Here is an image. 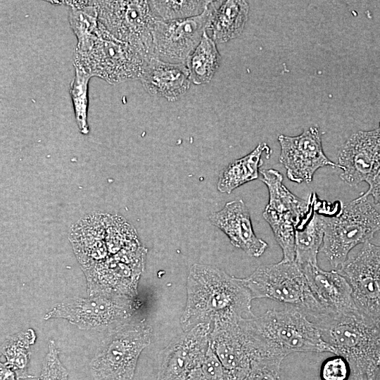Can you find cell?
<instances>
[{"instance_id":"cell-1","label":"cell","mask_w":380,"mask_h":380,"mask_svg":"<svg viewBox=\"0 0 380 380\" xmlns=\"http://www.w3.org/2000/svg\"><path fill=\"white\" fill-rule=\"evenodd\" d=\"M253 298L243 279L215 266L194 263L186 279V305L180 317L183 331L210 323L239 322L251 316Z\"/></svg>"},{"instance_id":"cell-2","label":"cell","mask_w":380,"mask_h":380,"mask_svg":"<svg viewBox=\"0 0 380 380\" xmlns=\"http://www.w3.org/2000/svg\"><path fill=\"white\" fill-rule=\"evenodd\" d=\"M239 324L255 359L283 360L296 352L336 354L333 347L324 339L318 324L310 322L298 309L267 310L259 317H243Z\"/></svg>"},{"instance_id":"cell-3","label":"cell","mask_w":380,"mask_h":380,"mask_svg":"<svg viewBox=\"0 0 380 380\" xmlns=\"http://www.w3.org/2000/svg\"><path fill=\"white\" fill-rule=\"evenodd\" d=\"M324 339L349 364L353 380H376L380 367V324L358 310L317 323Z\"/></svg>"},{"instance_id":"cell-4","label":"cell","mask_w":380,"mask_h":380,"mask_svg":"<svg viewBox=\"0 0 380 380\" xmlns=\"http://www.w3.org/2000/svg\"><path fill=\"white\" fill-rule=\"evenodd\" d=\"M150 60L127 43L114 37L101 23L96 34L75 46L73 65L110 84L140 79Z\"/></svg>"},{"instance_id":"cell-5","label":"cell","mask_w":380,"mask_h":380,"mask_svg":"<svg viewBox=\"0 0 380 380\" xmlns=\"http://www.w3.org/2000/svg\"><path fill=\"white\" fill-rule=\"evenodd\" d=\"M324 236L320 251L330 265L340 267L350 251L380 230V205L362 194L341 206L336 215H324Z\"/></svg>"},{"instance_id":"cell-6","label":"cell","mask_w":380,"mask_h":380,"mask_svg":"<svg viewBox=\"0 0 380 380\" xmlns=\"http://www.w3.org/2000/svg\"><path fill=\"white\" fill-rule=\"evenodd\" d=\"M253 299L270 298L290 304L318 320L329 314L317 301L300 266L284 261L259 266L250 276L243 278Z\"/></svg>"},{"instance_id":"cell-7","label":"cell","mask_w":380,"mask_h":380,"mask_svg":"<svg viewBox=\"0 0 380 380\" xmlns=\"http://www.w3.org/2000/svg\"><path fill=\"white\" fill-rule=\"evenodd\" d=\"M144 322H125L110 329L90 362L95 380H132L142 350L151 342Z\"/></svg>"},{"instance_id":"cell-8","label":"cell","mask_w":380,"mask_h":380,"mask_svg":"<svg viewBox=\"0 0 380 380\" xmlns=\"http://www.w3.org/2000/svg\"><path fill=\"white\" fill-rule=\"evenodd\" d=\"M134 310L132 297L103 291L87 298L64 299L47 312L44 319H65L82 330H103L128 322Z\"/></svg>"},{"instance_id":"cell-9","label":"cell","mask_w":380,"mask_h":380,"mask_svg":"<svg viewBox=\"0 0 380 380\" xmlns=\"http://www.w3.org/2000/svg\"><path fill=\"white\" fill-rule=\"evenodd\" d=\"M99 23L116 39L127 43L151 60L153 33L158 20L148 1H96Z\"/></svg>"},{"instance_id":"cell-10","label":"cell","mask_w":380,"mask_h":380,"mask_svg":"<svg viewBox=\"0 0 380 380\" xmlns=\"http://www.w3.org/2000/svg\"><path fill=\"white\" fill-rule=\"evenodd\" d=\"M337 271L349 283L356 309L380 324V246L363 243Z\"/></svg>"},{"instance_id":"cell-11","label":"cell","mask_w":380,"mask_h":380,"mask_svg":"<svg viewBox=\"0 0 380 380\" xmlns=\"http://www.w3.org/2000/svg\"><path fill=\"white\" fill-rule=\"evenodd\" d=\"M210 14L209 4L198 16L175 20L158 19L153 33V58L167 63H185L208 30Z\"/></svg>"},{"instance_id":"cell-12","label":"cell","mask_w":380,"mask_h":380,"mask_svg":"<svg viewBox=\"0 0 380 380\" xmlns=\"http://www.w3.org/2000/svg\"><path fill=\"white\" fill-rule=\"evenodd\" d=\"M281 151L279 162L286 170L287 177L297 184L309 183L316 171L326 166L338 167L325 155L319 129L312 126L297 136L278 137Z\"/></svg>"},{"instance_id":"cell-13","label":"cell","mask_w":380,"mask_h":380,"mask_svg":"<svg viewBox=\"0 0 380 380\" xmlns=\"http://www.w3.org/2000/svg\"><path fill=\"white\" fill-rule=\"evenodd\" d=\"M211 329V324H201L174 338L160 353L156 380H189L205 356Z\"/></svg>"},{"instance_id":"cell-14","label":"cell","mask_w":380,"mask_h":380,"mask_svg":"<svg viewBox=\"0 0 380 380\" xmlns=\"http://www.w3.org/2000/svg\"><path fill=\"white\" fill-rule=\"evenodd\" d=\"M341 179L355 186L369 179L380 168V122L371 130L358 131L346 141L338 153Z\"/></svg>"},{"instance_id":"cell-15","label":"cell","mask_w":380,"mask_h":380,"mask_svg":"<svg viewBox=\"0 0 380 380\" xmlns=\"http://www.w3.org/2000/svg\"><path fill=\"white\" fill-rule=\"evenodd\" d=\"M239 322L215 323L210 334V347L230 380H244L255 359Z\"/></svg>"},{"instance_id":"cell-16","label":"cell","mask_w":380,"mask_h":380,"mask_svg":"<svg viewBox=\"0 0 380 380\" xmlns=\"http://www.w3.org/2000/svg\"><path fill=\"white\" fill-rule=\"evenodd\" d=\"M209 220L212 224L222 231L236 248L243 251L250 256H261L268 244L255 235L250 212L242 199L225 203L224 207L211 213Z\"/></svg>"},{"instance_id":"cell-17","label":"cell","mask_w":380,"mask_h":380,"mask_svg":"<svg viewBox=\"0 0 380 380\" xmlns=\"http://www.w3.org/2000/svg\"><path fill=\"white\" fill-rule=\"evenodd\" d=\"M300 268L312 293L327 310L329 317L357 310L349 283L337 270L325 271L317 265H307Z\"/></svg>"},{"instance_id":"cell-18","label":"cell","mask_w":380,"mask_h":380,"mask_svg":"<svg viewBox=\"0 0 380 380\" xmlns=\"http://www.w3.org/2000/svg\"><path fill=\"white\" fill-rule=\"evenodd\" d=\"M140 81L145 90L152 96L175 101L189 89L191 79L185 63H172L151 58Z\"/></svg>"},{"instance_id":"cell-19","label":"cell","mask_w":380,"mask_h":380,"mask_svg":"<svg viewBox=\"0 0 380 380\" xmlns=\"http://www.w3.org/2000/svg\"><path fill=\"white\" fill-rule=\"evenodd\" d=\"M208 30L212 39L218 43L228 42L243 31L248 18L249 5L246 1H212Z\"/></svg>"},{"instance_id":"cell-20","label":"cell","mask_w":380,"mask_h":380,"mask_svg":"<svg viewBox=\"0 0 380 380\" xmlns=\"http://www.w3.org/2000/svg\"><path fill=\"white\" fill-rule=\"evenodd\" d=\"M316 194L310 196L312 206L308 217L296 228L295 262L302 267L317 265V255L324 236V216L316 207Z\"/></svg>"},{"instance_id":"cell-21","label":"cell","mask_w":380,"mask_h":380,"mask_svg":"<svg viewBox=\"0 0 380 380\" xmlns=\"http://www.w3.org/2000/svg\"><path fill=\"white\" fill-rule=\"evenodd\" d=\"M270 152L266 143H260L248 154L230 163L219 175L217 190L229 194L240 186L258 179L262 156L265 153L270 156Z\"/></svg>"},{"instance_id":"cell-22","label":"cell","mask_w":380,"mask_h":380,"mask_svg":"<svg viewBox=\"0 0 380 380\" xmlns=\"http://www.w3.org/2000/svg\"><path fill=\"white\" fill-rule=\"evenodd\" d=\"M261 181L266 185L269 201L266 208L277 213H292L303 221L308 217L311 201L303 200L292 194L283 184V176L274 169L260 170Z\"/></svg>"},{"instance_id":"cell-23","label":"cell","mask_w":380,"mask_h":380,"mask_svg":"<svg viewBox=\"0 0 380 380\" xmlns=\"http://www.w3.org/2000/svg\"><path fill=\"white\" fill-rule=\"evenodd\" d=\"M220 60L215 42L205 32L199 44L185 62L191 81L196 84L208 83L218 69Z\"/></svg>"},{"instance_id":"cell-24","label":"cell","mask_w":380,"mask_h":380,"mask_svg":"<svg viewBox=\"0 0 380 380\" xmlns=\"http://www.w3.org/2000/svg\"><path fill=\"white\" fill-rule=\"evenodd\" d=\"M36 338L35 331L27 329L8 336L1 346V353L6 360L4 364L15 371L22 380L34 377L27 369L30 347Z\"/></svg>"},{"instance_id":"cell-25","label":"cell","mask_w":380,"mask_h":380,"mask_svg":"<svg viewBox=\"0 0 380 380\" xmlns=\"http://www.w3.org/2000/svg\"><path fill=\"white\" fill-rule=\"evenodd\" d=\"M262 216L270 226L283 253L281 260L295 261L296 228L303 221L292 213H277L265 207Z\"/></svg>"},{"instance_id":"cell-26","label":"cell","mask_w":380,"mask_h":380,"mask_svg":"<svg viewBox=\"0 0 380 380\" xmlns=\"http://www.w3.org/2000/svg\"><path fill=\"white\" fill-rule=\"evenodd\" d=\"M156 18L162 20L189 18L201 15L211 1H148Z\"/></svg>"},{"instance_id":"cell-27","label":"cell","mask_w":380,"mask_h":380,"mask_svg":"<svg viewBox=\"0 0 380 380\" xmlns=\"http://www.w3.org/2000/svg\"><path fill=\"white\" fill-rule=\"evenodd\" d=\"M91 77L75 69V76L70 83V95L72 99L77 125L80 132L87 134L89 132L87 122L88 85Z\"/></svg>"},{"instance_id":"cell-28","label":"cell","mask_w":380,"mask_h":380,"mask_svg":"<svg viewBox=\"0 0 380 380\" xmlns=\"http://www.w3.org/2000/svg\"><path fill=\"white\" fill-rule=\"evenodd\" d=\"M189 380H230L222 365L210 347L200 366L190 375Z\"/></svg>"},{"instance_id":"cell-29","label":"cell","mask_w":380,"mask_h":380,"mask_svg":"<svg viewBox=\"0 0 380 380\" xmlns=\"http://www.w3.org/2000/svg\"><path fill=\"white\" fill-rule=\"evenodd\" d=\"M37 380H68V372L60 361L58 350L53 340L49 342L48 353Z\"/></svg>"},{"instance_id":"cell-30","label":"cell","mask_w":380,"mask_h":380,"mask_svg":"<svg viewBox=\"0 0 380 380\" xmlns=\"http://www.w3.org/2000/svg\"><path fill=\"white\" fill-rule=\"evenodd\" d=\"M282 361L270 358L255 359L244 380H281L280 367Z\"/></svg>"},{"instance_id":"cell-31","label":"cell","mask_w":380,"mask_h":380,"mask_svg":"<svg viewBox=\"0 0 380 380\" xmlns=\"http://www.w3.org/2000/svg\"><path fill=\"white\" fill-rule=\"evenodd\" d=\"M350 373L348 362L339 355L327 358L320 367L321 380H348Z\"/></svg>"},{"instance_id":"cell-32","label":"cell","mask_w":380,"mask_h":380,"mask_svg":"<svg viewBox=\"0 0 380 380\" xmlns=\"http://www.w3.org/2000/svg\"><path fill=\"white\" fill-rule=\"evenodd\" d=\"M366 182L369 184V189L362 194L365 196H370L378 204L380 205V168Z\"/></svg>"},{"instance_id":"cell-33","label":"cell","mask_w":380,"mask_h":380,"mask_svg":"<svg viewBox=\"0 0 380 380\" xmlns=\"http://www.w3.org/2000/svg\"><path fill=\"white\" fill-rule=\"evenodd\" d=\"M0 380H22L10 367L4 362L0 363Z\"/></svg>"},{"instance_id":"cell-34","label":"cell","mask_w":380,"mask_h":380,"mask_svg":"<svg viewBox=\"0 0 380 380\" xmlns=\"http://www.w3.org/2000/svg\"><path fill=\"white\" fill-rule=\"evenodd\" d=\"M379 365H380V362H379Z\"/></svg>"}]
</instances>
